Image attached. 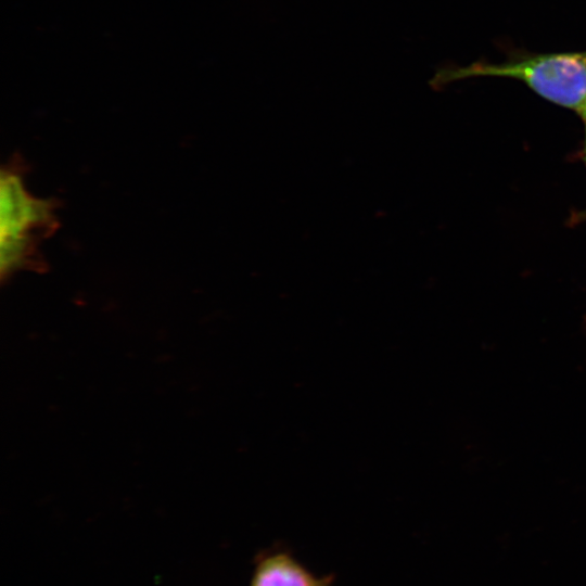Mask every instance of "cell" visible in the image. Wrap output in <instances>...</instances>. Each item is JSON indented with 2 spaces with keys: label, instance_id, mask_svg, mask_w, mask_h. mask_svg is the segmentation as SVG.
Instances as JSON below:
<instances>
[{
  "label": "cell",
  "instance_id": "cell-5",
  "mask_svg": "<svg viewBox=\"0 0 586 586\" xmlns=\"http://www.w3.org/2000/svg\"><path fill=\"white\" fill-rule=\"evenodd\" d=\"M583 156H584V161L586 163V126H585V140H584Z\"/></svg>",
  "mask_w": 586,
  "mask_h": 586
},
{
  "label": "cell",
  "instance_id": "cell-4",
  "mask_svg": "<svg viewBox=\"0 0 586 586\" xmlns=\"http://www.w3.org/2000/svg\"><path fill=\"white\" fill-rule=\"evenodd\" d=\"M577 113L579 114V116L582 117V119H583V122L585 123V126H586V101L582 105V107L578 110Z\"/></svg>",
  "mask_w": 586,
  "mask_h": 586
},
{
  "label": "cell",
  "instance_id": "cell-3",
  "mask_svg": "<svg viewBox=\"0 0 586 586\" xmlns=\"http://www.w3.org/2000/svg\"><path fill=\"white\" fill-rule=\"evenodd\" d=\"M333 576H316L285 547H271L257 555L251 586H331Z\"/></svg>",
  "mask_w": 586,
  "mask_h": 586
},
{
  "label": "cell",
  "instance_id": "cell-1",
  "mask_svg": "<svg viewBox=\"0 0 586 586\" xmlns=\"http://www.w3.org/2000/svg\"><path fill=\"white\" fill-rule=\"evenodd\" d=\"M475 77L520 80L543 99L578 112L586 101V50L536 53L512 49L498 63L476 61L444 67L434 76L433 85Z\"/></svg>",
  "mask_w": 586,
  "mask_h": 586
},
{
  "label": "cell",
  "instance_id": "cell-2",
  "mask_svg": "<svg viewBox=\"0 0 586 586\" xmlns=\"http://www.w3.org/2000/svg\"><path fill=\"white\" fill-rule=\"evenodd\" d=\"M51 200L25 189L18 164L3 166L0 176V270L5 279L17 270H42L38 244L58 227Z\"/></svg>",
  "mask_w": 586,
  "mask_h": 586
}]
</instances>
